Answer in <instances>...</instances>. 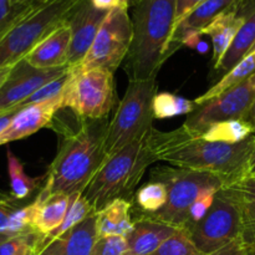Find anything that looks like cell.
Masks as SVG:
<instances>
[{
  "instance_id": "cell-1",
  "label": "cell",
  "mask_w": 255,
  "mask_h": 255,
  "mask_svg": "<svg viewBox=\"0 0 255 255\" xmlns=\"http://www.w3.org/2000/svg\"><path fill=\"white\" fill-rule=\"evenodd\" d=\"M110 120H86L75 114L72 120L54 116L50 127L60 136V142L37 194L40 201L84 193L106 159L105 141Z\"/></svg>"
},
{
  "instance_id": "cell-2",
  "label": "cell",
  "mask_w": 255,
  "mask_h": 255,
  "mask_svg": "<svg viewBox=\"0 0 255 255\" xmlns=\"http://www.w3.org/2000/svg\"><path fill=\"white\" fill-rule=\"evenodd\" d=\"M147 144L154 162L164 161L173 167L217 174L228 187L249 176L255 134L239 143H224L204 139L183 126L168 132L152 128L147 134Z\"/></svg>"
},
{
  "instance_id": "cell-3",
  "label": "cell",
  "mask_w": 255,
  "mask_h": 255,
  "mask_svg": "<svg viewBox=\"0 0 255 255\" xmlns=\"http://www.w3.org/2000/svg\"><path fill=\"white\" fill-rule=\"evenodd\" d=\"M177 0H137L132 12L133 39L126 57L129 81L154 79L169 59Z\"/></svg>"
},
{
  "instance_id": "cell-4",
  "label": "cell",
  "mask_w": 255,
  "mask_h": 255,
  "mask_svg": "<svg viewBox=\"0 0 255 255\" xmlns=\"http://www.w3.org/2000/svg\"><path fill=\"white\" fill-rule=\"evenodd\" d=\"M153 162L147 136H144L107 158L82 196L91 204L95 213L115 199H128L146 169Z\"/></svg>"
},
{
  "instance_id": "cell-5",
  "label": "cell",
  "mask_w": 255,
  "mask_h": 255,
  "mask_svg": "<svg viewBox=\"0 0 255 255\" xmlns=\"http://www.w3.org/2000/svg\"><path fill=\"white\" fill-rule=\"evenodd\" d=\"M151 181L161 182L167 187L168 199L158 212L138 218L162 222L178 229L189 223V209L203 192L221 191L226 187V182L217 174L173 166L152 169Z\"/></svg>"
},
{
  "instance_id": "cell-6",
  "label": "cell",
  "mask_w": 255,
  "mask_h": 255,
  "mask_svg": "<svg viewBox=\"0 0 255 255\" xmlns=\"http://www.w3.org/2000/svg\"><path fill=\"white\" fill-rule=\"evenodd\" d=\"M157 94V77L142 81H129L110 120L105 141L106 159L137 139L143 138L153 128V99ZM105 159V161H106Z\"/></svg>"
},
{
  "instance_id": "cell-7",
  "label": "cell",
  "mask_w": 255,
  "mask_h": 255,
  "mask_svg": "<svg viewBox=\"0 0 255 255\" xmlns=\"http://www.w3.org/2000/svg\"><path fill=\"white\" fill-rule=\"evenodd\" d=\"M82 0H49L41 2L0 39V69L25 59L51 32L65 25Z\"/></svg>"
},
{
  "instance_id": "cell-8",
  "label": "cell",
  "mask_w": 255,
  "mask_h": 255,
  "mask_svg": "<svg viewBox=\"0 0 255 255\" xmlns=\"http://www.w3.org/2000/svg\"><path fill=\"white\" fill-rule=\"evenodd\" d=\"M182 231L204 255L241 238L243 231L242 198L231 188L224 187L216 194L207 216L197 223L187 224Z\"/></svg>"
},
{
  "instance_id": "cell-9",
  "label": "cell",
  "mask_w": 255,
  "mask_h": 255,
  "mask_svg": "<svg viewBox=\"0 0 255 255\" xmlns=\"http://www.w3.org/2000/svg\"><path fill=\"white\" fill-rule=\"evenodd\" d=\"M70 76L61 99L67 109L81 119L109 117L116 105L114 74L106 70L69 67Z\"/></svg>"
},
{
  "instance_id": "cell-10",
  "label": "cell",
  "mask_w": 255,
  "mask_h": 255,
  "mask_svg": "<svg viewBox=\"0 0 255 255\" xmlns=\"http://www.w3.org/2000/svg\"><path fill=\"white\" fill-rule=\"evenodd\" d=\"M133 39L132 19L127 9L110 10L80 69H101L114 74L126 60Z\"/></svg>"
},
{
  "instance_id": "cell-11",
  "label": "cell",
  "mask_w": 255,
  "mask_h": 255,
  "mask_svg": "<svg viewBox=\"0 0 255 255\" xmlns=\"http://www.w3.org/2000/svg\"><path fill=\"white\" fill-rule=\"evenodd\" d=\"M254 104L255 74L233 89L197 107L196 111L188 115V119L182 126L191 133L201 136L209 126L217 122L231 120L249 121Z\"/></svg>"
},
{
  "instance_id": "cell-12",
  "label": "cell",
  "mask_w": 255,
  "mask_h": 255,
  "mask_svg": "<svg viewBox=\"0 0 255 255\" xmlns=\"http://www.w3.org/2000/svg\"><path fill=\"white\" fill-rule=\"evenodd\" d=\"M69 66L59 69H37L25 59L11 66L4 85L0 89V112L14 109L26 101L42 86L67 71Z\"/></svg>"
},
{
  "instance_id": "cell-13",
  "label": "cell",
  "mask_w": 255,
  "mask_h": 255,
  "mask_svg": "<svg viewBox=\"0 0 255 255\" xmlns=\"http://www.w3.org/2000/svg\"><path fill=\"white\" fill-rule=\"evenodd\" d=\"M109 12L110 10L95 6L91 0H82L75 7L67 20L71 30L67 66L77 67L81 65Z\"/></svg>"
},
{
  "instance_id": "cell-14",
  "label": "cell",
  "mask_w": 255,
  "mask_h": 255,
  "mask_svg": "<svg viewBox=\"0 0 255 255\" xmlns=\"http://www.w3.org/2000/svg\"><path fill=\"white\" fill-rule=\"evenodd\" d=\"M61 109V101L24 106L14 115L7 128L0 134V146L29 137L44 127L50 126L55 114Z\"/></svg>"
},
{
  "instance_id": "cell-15",
  "label": "cell",
  "mask_w": 255,
  "mask_h": 255,
  "mask_svg": "<svg viewBox=\"0 0 255 255\" xmlns=\"http://www.w3.org/2000/svg\"><path fill=\"white\" fill-rule=\"evenodd\" d=\"M97 238V217L94 212L66 233L45 243L36 255H91Z\"/></svg>"
},
{
  "instance_id": "cell-16",
  "label": "cell",
  "mask_w": 255,
  "mask_h": 255,
  "mask_svg": "<svg viewBox=\"0 0 255 255\" xmlns=\"http://www.w3.org/2000/svg\"><path fill=\"white\" fill-rule=\"evenodd\" d=\"M179 229L162 222L137 218L133 229L126 237L127 247L124 255H149Z\"/></svg>"
},
{
  "instance_id": "cell-17",
  "label": "cell",
  "mask_w": 255,
  "mask_h": 255,
  "mask_svg": "<svg viewBox=\"0 0 255 255\" xmlns=\"http://www.w3.org/2000/svg\"><path fill=\"white\" fill-rule=\"evenodd\" d=\"M71 30L67 22L45 37L25 57L30 65L37 69H59L67 66Z\"/></svg>"
},
{
  "instance_id": "cell-18",
  "label": "cell",
  "mask_w": 255,
  "mask_h": 255,
  "mask_svg": "<svg viewBox=\"0 0 255 255\" xmlns=\"http://www.w3.org/2000/svg\"><path fill=\"white\" fill-rule=\"evenodd\" d=\"M236 0H203L194 10H192L179 24L176 25L171 41L172 55L181 47L182 37L188 34H201L212 21L222 12L227 11L234 5Z\"/></svg>"
},
{
  "instance_id": "cell-19",
  "label": "cell",
  "mask_w": 255,
  "mask_h": 255,
  "mask_svg": "<svg viewBox=\"0 0 255 255\" xmlns=\"http://www.w3.org/2000/svg\"><path fill=\"white\" fill-rule=\"evenodd\" d=\"M255 44V11L244 21L224 56L212 69L209 80L218 82L251 52Z\"/></svg>"
},
{
  "instance_id": "cell-20",
  "label": "cell",
  "mask_w": 255,
  "mask_h": 255,
  "mask_svg": "<svg viewBox=\"0 0 255 255\" xmlns=\"http://www.w3.org/2000/svg\"><path fill=\"white\" fill-rule=\"evenodd\" d=\"M132 203L128 199L119 198L107 204L96 213L99 237L119 236L126 238L133 229L131 216Z\"/></svg>"
},
{
  "instance_id": "cell-21",
  "label": "cell",
  "mask_w": 255,
  "mask_h": 255,
  "mask_svg": "<svg viewBox=\"0 0 255 255\" xmlns=\"http://www.w3.org/2000/svg\"><path fill=\"white\" fill-rule=\"evenodd\" d=\"M246 19L238 16L232 9L222 12L214 21H212L206 29L202 31V35L211 36L213 42V59L214 65L224 56L227 50L236 39L237 34L243 26Z\"/></svg>"
},
{
  "instance_id": "cell-22",
  "label": "cell",
  "mask_w": 255,
  "mask_h": 255,
  "mask_svg": "<svg viewBox=\"0 0 255 255\" xmlns=\"http://www.w3.org/2000/svg\"><path fill=\"white\" fill-rule=\"evenodd\" d=\"M255 74V50L254 51L249 52L241 62L236 65L228 74L224 75L218 82L213 85V86L209 87L203 95H201L199 97H197L194 100L197 107L201 106V105L206 104L209 100H213L216 97H218L219 95H222L223 92L228 91V90L233 89L237 85L242 84L243 81H246L247 79H249L251 76H253Z\"/></svg>"
},
{
  "instance_id": "cell-23",
  "label": "cell",
  "mask_w": 255,
  "mask_h": 255,
  "mask_svg": "<svg viewBox=\"0 0 255 255\" xmlns=\"http://www.w3.org/2000/svg\"><path fill=\"white\" fill-rule=\"evenodd\" d=\"M72 196H54L41 203L34 222V231L47 237L64 222Z\"/></svg>"
},
{
  "instance_id": "cell-24",
  "label": "cell",
  "mask_w": 255,
  "mask_h": 255,
  "mask_svg": "<svg viewBox=\"0 0 255 255\" xmlns=\"http://www.w3.org/2000/svg\"><path fill=\"white\" fill-rule=\"evenodd\" d=\"M6 157L7 173H9L10 178V194L17 201H24L39 188L41 182L45 181V176H27L20 159L10 149L6 151Z\"/></svg>"
},
{
  "instance_id": "cell-25",
  "label": "cell",
  "mask_w": 255,
  "mask_h": 255,
  "mask_svg": "<svg viewBox=\"0 0 255 255\" xmlns=\"http://www.w3.org/2000/svg\"><path fill=\"white\" fill-rule=\"evenodd\" d=\"M253 134L254 129L251 122L244 120H231L212 125L201 134V137L212 142L239 143Z\"/></svg>"
},
{
  "instance_id": "cell-26",
  "label": "cell",
  "mask_w": 255,
  "mask_h": 255,
  "mask_svg": "<svg viewBox=\"0 0 255 255\" xmlns=\"http://www.w3.org/2000/svg\"><path fill=\"white\" fill-rule=\"evenodd\" d=\"M167 199H168L167 187L161 182L151 181L137 189L133 198L136 208L132 207V209L138 213V217L153 214L163 208L164 204L167 203Z\"/></svg>"
},
{
  "instance_id": "cell-27",
  "label": "cell",
  "mask_w": 255,
  "mask_h": 255,
  "mask_svg": "<svg viewBox=\"0 0 255 255\" xmlns=\"http://www.w3.org/2000/svg\"><path fill=\"white\" fill-rule=\"evenodd\" d=\"M153 115L154 119L164 120L181 115H191L197 110L194 100L186 99L179 95L171 92H158L153 99Z\"/></svg>"
},
{
  "instance_id": "cell-28",
  "label": "cell",
  "mask_w": 255,
  "mask_h": 255,
  "mask_svg": "<svg viewBox=\"0 0 255 255\" xmlns=\"http://www.w3.org/2000/svg\"><path fill=\"white\" fill-rule=\"evenodd\" d=\"M44 242L45 236L34 229L15 234L0 244V255H36Z\"/></svg>"
},
{
  "instance_id": "cell-29",
  "label": "cell",
  "mask_w": 255,
  "mask_h": 255,
  "mask_svg": "<svg viewBox=\"0 0 255 255\" xmlns=\"http://www.w3.org/2000/svg\"><path fill=\"white\" fill-rule=\"evenodd\" d=\"M91 213H94V209H92L91 204L86 201V198L82 196V193L74 194V196L71 197V202H70V207L69 209H67V213L64 222H62V224L56 229V231H54L51 234L45 237L44 244L52 241V239L57 238V237L62 236L64 233H66L67 231L74 228L75 226H77V224H80L81 222H84Z\"/></svg>"
},
{
  "instance_id": "cell-30",
  "label": "cell",
  "mask_w": 255,
  "mask_h": 255,
  "mask_svg": "<svg viewBox=\"0 0 255 255\" xmlns=\"http://www.w3.org/2000/svg\"><path fill=\"white\" fill-rule=\"evenodd\" d=\"M40 4L37 0H26L17 4L11 0H0V39Z\"/></svg>"
},
{
  "instance_id": "cell-31",
  "label": "cell",
  "mask_w": 255,
  "mask_h": 255,
  "mask_svg": "<svg viewBox=\"0 0 255 255\" xmlns=\"http://www.w3.org/2000/svg\"><path fill=\"white\" fill-rule=\"evenodd\" d=\"M69 76H70V70L67 69V71L65 72L64 75H61L60 77L52 80L51 82H49V84H46L45 86H42L39 91H36L34 95H31L26 101L22 102L20 106H17V109H21V107L24 106H29V105L57 101V100L61 101L62 95H64L65 89H66V84L67 81H69Z\"/></svg>"
},
{
  "instance_id": "cell-32",
  "label": "cell",
  "mask_w": 255,
  "mask_h": 255,
  "mask_svg": "<svg viewBox=\"0 0 255 255\" xmlns=\"http://www.w3.org/2000/svg\"><path fill=\"white\" fill-rule=\"evenodd\" d=\"M149 255H204L202 254L193 242L188 238L182 229H179L174 236L167 239L156 252Z\"/></svg>"
},
{
  "instance_id": "cell-33",
  "label": "cell",
  "mask_w": 255,
  "mask_h": 255,
  "mask_svg": "<svg viewBox=\"0 0 255 255\" xmlns=\"http://www.w3.org/2000/svg\"><path fill=\"white\" fill-rule=\"evenodd\" d=\"M243 203V231L241 239L248 255H255V203L242 199Z\"/></svg>"
},
{
  "instance_id": "cell-34",
  "label": "cell",
  "mask_w": 255,
  "mask_h": 255,
  "mask_svg": "<svg viewBox=\"0 0 255 255\" xmlns=\"http://www.w3.org/2000/svg\"><path fill=\"white\" fill-rule=\"evenodd\" d=\"M127 242L125 237H99L91 255H124Z\"/></svg>"
},
{
  "instance_id": "cell-35",
  "label": "cell",
  "mask_w": 255,
  "mask_h": 255,
  "mask_svg": "<svg viewBox=\"0 0 255 255\" xmlns=\"http://www.w3.org/2000/svg\"><path fill=\"white\" fill-rule=\"evenodd\" d=\"M20 201L11 196L10 193L0 192V233H10V221L16 211L21 208ZM12 236V234H11Z\"/></svg>"
},
{
  "instance_id": "cell-36",
  "label": "cell",
  "mask_w": 255,
  "mask_h": 255,
  "mask_svg": "<svg viewBox=\"0 0 255 255\" xmlns=\"http://www.w3.org/2000/svg\"><path fill=\"white\" fill-rule=\"evenodd\" d=\"M218 192L219 191H206L198 197V199L192 204L191 209H189V223H197L207 216L211 207L213 206L214 198Z\"/></svg>"
},
{
  "instance_id": "cell-37",
  "label": "cell",
  "mask_w": 255,
  "mask_h": 255,
  "mask_svg": "<svg viewBox=\"0 0 255 255\" xmlns=\"http://www.w3.org/2000/svg\"><path fill=\"white\" fill-rule=\"evenodd\" d=\"M232 191L236 192L242 199L255 203V176H248L237 183L228 186Z\"/></svg>"
},
{
  "instance_id": "cell-38",
  "label": "cell",
  "mask_w": 255,
  "mask_h": 255,
  "mask_svg": "<svg viewBox=\"0 0 255 255\" xmlns=\"http://www.w3.org/2000/svg\"><path fill=\"white\" fill-rule=\"evenodd\" d=\"M208 255H248V253H247V249L242 239L238 238L223 246L222 248L212 252Z\"/></svg>"
},
{
  "instance_id": "cell-39",
  "label": "cell",
  "mask_w": 255,
  "mask_h": 255,
  "mask_svg": "<svg viewBox=\"0 0 255 255\" xmlns=\"http://www.w3.org/2000/svg\"><path fill=\"white\" fill-rule=\"evenodd\" d=\"M202 1H203V0H177L176 25L179 24V22H181L192 10L196 9Z\"/></svg>"
},
{
  "instance_id": "cell-40",
  "label": "cell",
  "mask_w": 255,
  "mask_h": 255,
  "mask_svg": "<svg viewBox=\"0 0 255 255\" xmlns=\"http://www.w3.org/2000/svg\"><path fill=\"white\" fill-rule=\"evenodd\" d=\"M91 1L95 6L102 10H112L116 7L128 10L131 5V0H91Z\"/></svg>"
},
{
  "instance_id": "cell-41",
  "label": "cell",
  "mask_w": 255,
  "mask_h": 255,
  "mask_svg": "<svg viewBox=\"0 0 255 255\" xmlns=\"http://www.w3.org/2000/svg\"><path fill=\"white\" fill-rule=\"evenodd\" d=\"M19 110L20 109H17V107H14V109H10V110H6V111L0 112V134L7 128V126H9L10 122H11L14 115L16 114Z\"/></svg>"
},
{
  "instance_id": "cell-42",
  "label": "cell",
  "mask_w": 255,
  "mask_h": 255,
  "mask_svg": "<svg viewBox=\"0 0 255 255\" xmlns=\"http://www.w3.org/2000/svg\"><path fill=\"white\" fill-rule=\"evenodd\" d=\"M196 50L199 52V54L206 55L207 52L209 51V45H208V42H206V41H203V40H202V41L199 42L198 45H197Z\"/></svg>"
},
{
  "instance_id": "cell-43",
  "label": "cell",
  "mask_w": 255,
  "mask_h": 255,
  "mask_svg": "<svg viewBox=\"0 0 255 255\" xmlns=\"http://www.w3.org/2000/svg\"><path fill=\"white\" fill-rule=\"evenodd\" d=\"M10 69H11V67H5V69H0V89H1V86L4 85L5 80H6L7 75H9V72H10Z\"/></svg>"
},
{
  "instance_id": "cell-44",
  "label": "cell",
  "mask_w": 255,
  "mask_h": 255,
  "mask_svg": "<svg viewBox=\"0 0 255 255\" xmlns=\"http://www.w3.org/2000/svg\"><path fill=\"white\" fill-rule=\"evenodd\" d=\"M249 176H255V146L253 153H252L251 161H249Z\"/></svg>"
},
{
  "instance_id": "cell-45",
  "label": "cell",
  "mask_w": 255,
  "mask_h": 255,
  "mask_svg": "<svg viewBox=\"0 0 255 255\" xmlns=\"http://www.w3.org/2000/svg\"><path fill=\"white\" fill-rule=\"evenodd\" d=\"M249 122H251V125H252V126H253L254 134H255V104L253 105V109H252V111H251V116H249Z\"/></svg>"
},
{
  "instance_id": "cell-46",
  "label": "cell",
  "mask_w": 255,
  "mask_h": 255,
  "mask_svg": "<svg viewBox=\"0 0 255 255\" xmlns=\"http://www.w3.org/2000/svg\"><path fill=\"white\" fill-rule=\"evenodd\" d=\"M10 237H12L11 234H5V233H0V244H1V243H4L5 241H7V239H9Z\"/></svg>"
},
{
  "instance_id": "cell-47",
  "label": "cell",
  "mask_w": 255,
  "mask_h": 255,
  "mask_svg": "<svg viewBox=\"0 0 255 255\" xmlns=\"http://www.w3.org/2000/svg\"><path fill=\"white\" fill-rule=\"evenodd\" d=\"M14 4H17V2H22V1H26V0H11Z\"/></svg>"
},
{
  "instance_id": "cell-48",
  "label": "cell",
  "mask_w": 255,
  "mask_h": 255,
  "mask_svg": "<svg viewBox=\"0 0 255 255\" xmlns=\"http://www.w3.org/2000/svg\"><path fill=\"white\" fill-rule=\"evenodd\" d=\"M37 1H40V2H45V1H49V0H37Z\"/></svg>"
},
{
  "instance_id": "cell-49",
  "label": "cell",
  "mask_w": 255,
  "mask_h": 255,
  "mask_svg": "<svg viewBox=\"0 0 255 255\" xmlns=\"http://www.w3.org/2000/svg\"><path fill=\"white\" fill-rule=\"evenodd\" d=\"M254 50H255V44H254V46H253V47H252V50H251V52H252V51H254Z\"/></svg>"
}]
</instances>
